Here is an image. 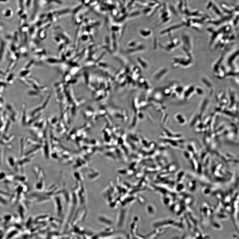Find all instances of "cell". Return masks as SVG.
Masks as SVG:
<instances>
[{"label": "cell", "instance_id": "7a4b0ae2", "mask_svg": "<svg viewBox=\"0 0 239 239\" xmlns=\"http://www.w3.org/2000/svg\"><path fill=\"white\" fill-rule=\"evenodd\" d=\"M7 1V0H0V1Z\"/></svg>", "mask_w": 239, "mask_h": 239}, {"label": "cell", "instance_id": "6da1fadb", "mask_svg": "<svg viewBox=\"0 0 239 239\" xmlns=\"http://www.w3.org/2000/svg\"><path fill=\"white\" fill-rule=\"evenodd\" d=\"M30 0H28L27 3L26 4V5L27 6H29V4H30Z\"/></svg>", "mask_w": 239, "mask_h": 239}]
</instances>
